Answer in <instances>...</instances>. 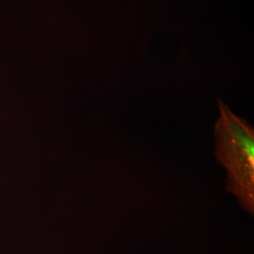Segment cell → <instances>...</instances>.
Segmentation results:
<instances>
[{"label": "cell", "mask_w": 254, "mask_h": 254, "mask_svg": "<svg viewBox=\"0 0 254 254\" xmlns=\"http://www.w3.org/2000/svg\"><path fill=\"white\" fill-rule=\"evenodd\" d=\"M215 155L227 172V190L246 211L254 213V129L218 99Z\"/></svg>", "instance_id": "cell-1"}]
</instances>
